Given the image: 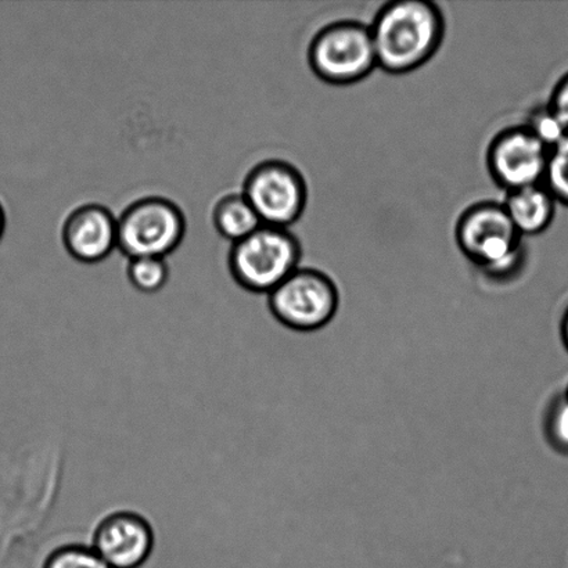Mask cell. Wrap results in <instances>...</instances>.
I'll return each instance as SVG.
<instances>
[{"label":"cell","instance_id":"cell-1","mask_svg":"<svg viewBox=\"0 0 568 568\" xmlns=\"http://www.w3.org/2000/svg\"><path fill=\"white\" fill-rule=\"evenodd\" d=\"M377 67L389 74L415 71L437 53L445 21L438 6L427 0L387 3L369 26Z\"/></svg>","mask_w":568,"mask_h":568},{"label":"cell","instance_id":"cell-2","mask_svg":"<svg viewBox=\"0 0 568 568\" xmlns=\"http://www.w3.org/2000/svg\"><path fill=\"white\" fill-rule=\"evenodd\" d=\"M460 252L495 284H506L521 270L523 237L504 204L484 202L471 205L456 224Z\"/></svg>","mask_w":568,"mask_h":568},{"label":"cell","instance_id":"cell-3","mask_svg":"<svg viewBox=\"0 0 568 568\" xmlns=\"http://www.w3.org/2000/svg\"><path fill=\"white\" fill-rule=\"evenodd\" d=\"M300 261L301 244L292 232L261 225L252 235L233 243L230 271L239 286L268 295L300 268Z\"/></svg>","mask_w":568,"mask_h":568},{"label":"cell","instance_id":"cell-4","mask_svg":"<svg viewBox=\"0 0 568 568\" xmlns=\"http://www.w3.org/2000/svg\"><path fill=\"white\" fill-rule=\"evenodd\" d=\"M312 71L332 85H349L365 80L377 67L369 26L338 21L322 28L310 44Z\"/></svg>","mask_w":568,"mask_h":568},{"label":"cell","instance_id":"cell-5","mask_svg":"<svg viewBox=\"0 0 568 568\" xmlns=\"http://www.w3.org/2000/svg\"><path fill=\"white\" fill-rule=\"evenodd\" d=\"M338 305V284L320 270L298 268L268 294L271 316L295 332H314L328 325Z\"/></svg>","mask_w":568,"mask_h":568},{"label":"cell","instance_id":"cell-6","mask_svg":"<svg viewBox=\"0 0 568 568\" xmlns=\"http://www.w3.org/2000/svg\"><path fill=\"white\" fill-rule=\"evenodd\" d=\"M186 219L180 205L164 197L132 203L119 219V244L126 257L165 258L185 237Z\"/></svg>","mask_w":568,"mask_h":568},{"label":"cell","instance_id":"cell-7","mask_svg":"<svg viewBox=\"0 0 568 568\" xmlns=\"http://www.w3.org/2000/svg\"><path fill=\"white\" fill-rule=\"evenodd\" d=\"M243 196L263 225L288 230L303 215L308 191L303 174L283 160H266L248 172Z\"/></svg>","mask_w":568,"mask_h":568},{"label":"cell","instance_id":"cell-8","mask_svg":"<svg viewBox=\"0 0 568 568\" xmlns=\"http://www.w3.org/2000/svg\"><path fill=\"white\" fill-rule=\"evenodd\" d=\"M550 149L526 125L499 132L489 144L488 170L506 192L541 185L547 174Z\"/></svg>","mask_w":568,"mask_h":568},{"label":"cell","instance_id":"cell-9","mask_svg":"<svg viewBox=\"0 0 568 568\" xmlns=\"http://www.w3.org/2000/svg\"><path fill=\"white\" fill-rule=\"evenodd\" d=\"M154 542L153 527L131 510L105 516L92 537V548L111 568L142 567L152 555Z\"/></svg>","mask_w":568,"mask_h":568},{"label":"cell","instance_id":"cell-10","mask_svg":"<svg viewBox=\"0 0 568 568\" xmlns=\"http://www.w3.org/2000/svg\"><path fill=\"white\" fill-rule=\"evenodd\" d=\"M61 239L72 258L100 263L119 244V219L102 204H83L67 216Z\"/></svg>","mask_w":568,"mask_h":568},{"label":"cell","instance_id":"cell-11","mask_svg":"<svg viewBox=\"0 0 568 568\" xmlns=\"http://www.w3.org/2000/svg\"><path fill=\"white\" fill-rule=\"evenodd\" d=\"M504 207L521 237L538 236L552 225L558 202L541 183L509 192Z\"/></svg>","mask_w":568,"mask_h":568},{"label":"cell","instance_id":"cell-12","mask_svg":"<svg viewBox=\"0 0 568 568\" xmlns=\"http://www.w3.org/2000/svg\"><path fill=\"white\" fill-rule=\"evenodd\" d=\"M213 222L216 232L232 243L243 241L263 225L243 193H232L220 199L213 211Z\"/></svg>","mask_w":568,"mask_h":568},{"label":"cell","instance_id":"cell-13","mask_svg":"<svg viewBox=\"0 0 568 568\" xmlns=\"http://www.w3.org/2000/svg\"><path fill=\"white\" fill-rule=\"evenodd\" d=\"M566 389L567 387L559 389L549 400L547 410H545L544 432L555 453L568 459V397Z\"/></svg>","mask_w":568,"mask_h":568},{"label":"cell","instance_id":"cell-14","mask_svg":"<svg viewBox=\"0 0 568 568\" xmlns=\"http://www.w3.org/2000/svg\"><path fill=\"white\" fill-rule=\"evenodd\" d=\"M170 266L165 258L142 257L131 260L128 265V280L138 292L154 294L169 282Z\"/></svg>","mask_w":568,"mask_h":568},{"label":"cell","instance_id":"cell-15","mask_svg":"<svg viewBox=\"0 0 568 568\" xmlns=\"http://www.w3.org/2000/svg\"><path fill=\"white\" fill-rule=\"evenodd\" d=\"M544 185L554 194L558 204L568 207V133L550 149Z\"/></svg>","mask_w":568,"mask_h":568},{"label":"cell","instance_id":"cell-16","mask_svg":"<svg viewBox=\"0 0 568 568\" xmlns=\"http://www.w3.org/2000/svg\"><path fill=\"white\" fill-rule=\"evenodd\" d=\"M43 568H111L100 558L97 550L87 545H64L53 550L44 561Z\"/></svg>","mask_w":568,"mask_h":568},{"label":"cell","instance_id":"cell-17","mask_svg":"<svg viewBox=\"0 0 568 568\" xmlns=\"http://www.w3.org/2000/svg\"><path fill=\"white\" fill-rule=\"evenodd\" d=\"M526 126L549 149L556 146L568 133L564 122L550 110L548 104L534 109L528 116Z\"/></svg>","mask_w":568,"mask_h":568},{"label":"cell","instance_id":"cell-18","mask_svg":"<svg viewBox=\"0 0 568 568\" xmlns=\"http://www.w3.org/2000/svg\"><path fill=\"white\" fill-rule=\"evenodd\" d=\"M547 104L568 130V71L556 82Z\"/></svg>","mask_w":568,"mask_h":568},{"label":"cell","instance_id":"cell-19","mask_svg":"<svg viewBox=\"0 0 568 568\" xmlns=\"http://www.w3.org/2000/svg\"><path fill=\"white\" fill-rule=\"evenodd\" d=\"M560 337L568 353V304L565 306L564 314L560 317Z\"/></svg>","mask_w":568,"mask_h":568},{"label":"cell","instance_id":"cell-20","mask_svg":"<svg viewBox=\"0 0 568 568\" xmlns=\"http://www.w3.org/2000/svg\"><path fill=\"white\" fill-rule=\"evenodd\" d=\"M4 231H6V211H4L3 204L0 203V241H2Z\"/></svg>","mask_w":568,"mask_h":568},{"label":"cell","instance_id":"cell-21","mask_svg":"<svg viewBox=\"0 0 568 568\" xmlns=\"http://www.w3.org/2000/svg\"><path fill=\"white\" fill-rule=\"evenodd\" d=\"M566 393H567V397H568V386H567Z\"/></svg>","mask_w":568,"mask_h":568}]
</instances>
